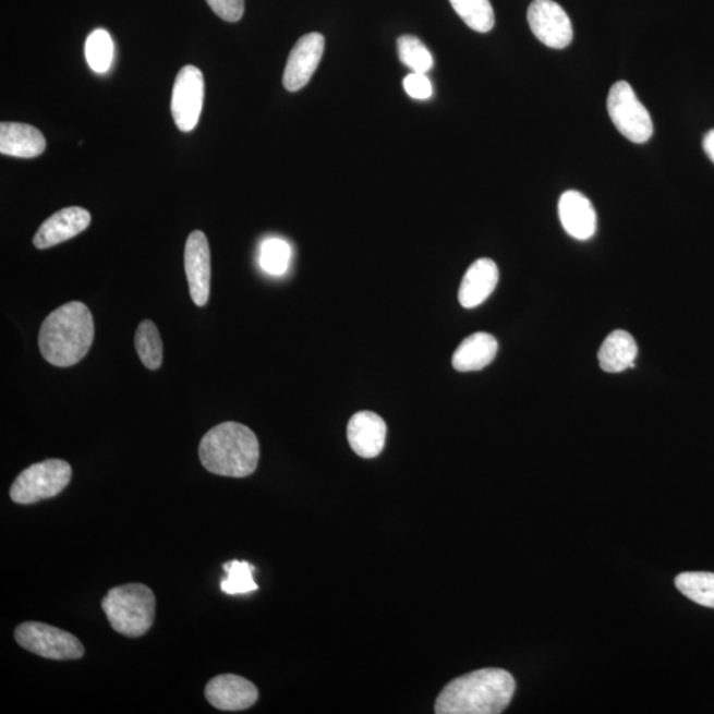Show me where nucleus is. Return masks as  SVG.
Masks as SVG:
<instances>
[{"label":"nucleus","instance_id":"nucleus-7","mask_svg":"<svg viewBox=\"0 0 714 714\" xmlns=\"http://www.w3.org/2000/svg\"><path fill=\"white\" fill-rule=\"evenodd\" d=\"M15 639L24 650L52 661H76L85 652L83 643L71 632L41 622L19 625Z\"/></svg>","mask_w":714,"mask_h":714},{"label":"nucleus","instance_id":"nucleus-13","mask_svg":"<svg viewBox=\"0 0 714 714\" xmlns=\"http://www.w3.org/2000/svg\"><path fill=\"white\" fill-rule=\"evenodd\" d=\"M92 216L81 207H68L59 210L41 223L34 238L37 250H48L55 245L76 238L90 226Z\"/></svg>","mask_w":714,"mask_h":714},{"label":"nucleus","instance_id":"nucleus-24","mask_svg":"<svg viewBox=\"0 0 714 714\" xmlns=\"http://www.w3.org/2000/svg\"><path fill=\"white\" fill-rule=\"evenodd\" d=\"M85 56L93 71L97 73L109 71L113 63L114 43L108 31L101 28L93 31L86 39Z\"/></svg>","mask_w":714,"mask_h":714},{"label":"nucleus","instance_id":"nucleus-14","mask_svg":"<svg viewBox=\"0 0 714 714\" xmlns=\"http://www.w3.org/2000/svg\"><path fill=\"white\" fill-rule=\"evenodd\" d=\"M558 216L565 232L576 240L586 241L597 231V214L593 204L580 192H564L558 202Z\"/></svg>","mask_w":714,"mask_h":714},{"label":"nucleus","instance_id":"nucleus-28","mask_svg":"<svg viewBox=\"0 0 714 714\" xmlns=\"http://www.w3.org/2000/svg\"><path fill=\"white\" fill-rule=\"evenodd\" d=\"M209 8L222 21L239 22L245 11V0H207Z\"/></svg>","mask_w":714,"mask_h":714},{"label":"nucleus","instance_id":"nucleus-19","mask_svg":"<svg viewBox=\"0 0 714 714\" xmlns=\"http://www.w3.org/2000/svg\"><path fill=\"white\" fill-rule=\"evenodd\" d=\"M638 356V346L631 334L617 330L608 335L598 352V362L602 370L608 374H620L634 368Z\"/></svg>","mask_w":714,"mask_h":714},{"label":"nucleus","instance_id":"nucleus-11","mask_svg":"<svg viewBox=\"0 0 714 714\" xmlns=\"http://www.w3.org/2000/svg\"><path fill=\"white\" fill-rule=\"evenodd\" d=\"M184 269L192 301L198 307L206 306L210 291V251L207 235L202 231L192 232L185 242Z\"/></svg>","mask_w":714,"mask_h":714},{"label":"nucleus","instance_id":"nucleus-15","mask_svg":"<svg viewBox=\"0 0 714 714\" xmlns=\"http://www.w3.org/2000/svg\"><path fill=\"white\" fill-rule=\"evenodd\" d=\"M347 437L359 457L376 458L382 455L387 440V424L374 412H359L350 420Z\"/></svg>","mask_w":714,"mask_h":714},{"label":"nucleus","instance_id":"nucleus-10","mask_svg":"<svg viewBox=\"0 0 714 714\" xmlns=\"http://www.w3.org/2000/svg\"><path fill=\"white\" fill-rule=\"evenodd\" d=\"M325 45V37L318 33L304 35L297 41L283 73L286 89L298 92L308 84L320 63Z\"/></svg>","mask_w":714,"mask_h":714},{"label":"nucleus","instance_id":"nucleus-25","mask_svg":"<svg viewBox=\"0 0 714 714\" xmlns=\"http://www.w3.org/2000/svg\"><path fill=\"white\" fill-rule=\"evenodd\" d=\"M226 570V579L221 580V590L229 595L247 594L256 592L258 585L253 580L254 568L246 561L233 560L222 565Z\"/></svg>","mask_w":714,"mask_h":714},{"label":"nucleus","instance_id":"nucleus-20","mask_svg":"<svg viewBox=\"0 0 714 714\" xmlns=\"http://www.w3.org/2000/svg\"><path fill=\"white\" fill-rule=\"evenodd\" d=\"M135 349L147 370L157 371L164 363V343L158 327L152 320H143L135 332Z\"/></svg>","mask_w":714,"mask_h":714},{"label":"nucleus","instance_id":"nucleus-8","mask_svg":"<svg viewBox=\"0 0 714 714\" xmlns=\"http://www.w3.org/2000/svg\"><path fill=\"white\" fill-rule=\"evenodd\" d=\"M204 102V77L198 68L185 65L179 71L172 89L171 111L180 132L197 126Z\"/></svg>","mask_w":714,"mask_h":714},{"label":"nucleus","instance_id":"nucleus-9","mask_svg":"<svg viewBox=\"0 0 714 714\" xmlns=\"http://www.w3.org/2000/svg\"><path fill=\"white\" fill-rule=\"evenodd\" d=\"M527 19L533 35L546 47L562 49L573 40L570 19L554 0H533Z\"/></svg>","mask_w":714,"mask_h":714},{"label":"nucleus","instance_id":"nucleus-6","mask_svg":"<svg viewBox=\"0 0 714 714\" xmlns=\"http://www.w3.org/2000/svg\"><path fill=\"white\" fill-rule=\"evenodd\" d=\"M607 111L614 126L631 142L645 143L654 134V123L648 109L626 81H619L612 86L607 97Z\"/></svg>","mask_w":714,"mask_h":714},{"label":"nucleus","instance_id":"nucleus-26","mask_svg":"<svg viewBox=\"0 0 714 714\" xmlns=\"http://www.w3.org/2000/svg\"><path fill=\"white\" fill-rule=\"evenodd\" d=\"M401 63L415 73H427L434 65L431 51L419 37L403 35L397 40Z\"/></svg>","mask_w":714,"mask_h":714},{"label":"nucleus","instance_id":"nucleus-12","mask_svg":"<svg viewBox=\"0 0 714 714\" xmlns=\"http://www.w3.org/2000/svg\"><path fill=\"white\" fill-rule=\"evenodd\" d=\"M206 698L217 710L244 711L257 703L258 689L242 676L219 675L208 682Z\"/></svg>","mask_w":714,"mask_h":714},{"label":"nucleus","instance_id":"nucleus-17","mask_svg":"<svg viewBox=\"0 0 714 714\" xmlns=\"http://www.w3.org/2000/svg\"><path fill=\"white\" fill-rule=\"evenodd\" d=\"M47 142L40 130L26 123H0V153L16 158H36L45 153Z\"/></svg>","mask_w":714,"mask_h":714},{"label":"nucleus","instance_id":"nucleus-16","mask_svg":"<svg viewBox=\"0 0 714 714\" xmlns=\"http://www.w3.org/2000/svg\"><path fill=\"white\" fill-rule=\"evenodd\" d=\"M499 282L498 266L489 258H481L470 266L459 288L458 300L464 308L480 306L494 293Z\"/></svg>","mask_w":714,"mask_h":714},{"label":"nucleus","instance_id":"nucleus-21","mask_svg":"<svg viewBox=\"0 0 714 714\" xmlns=\"http://www.w3.org/2000/svg\"><path fill=\"white\" fill-rule=\"evenodd\" d=\"M675 585L694 604L714 608V573L687 571L676 577Z\"/></svg>","mask_w":714,"mask_h":714},{"label":"nucleus","instance_id":"nucleus-29","mask_svg":"<svg viewBox=\"0 0 714 714\" xmlns=\"http://www.w3.org/2000/svg\"><path fill=\"white\" fill-rule=\"evenodd\" d=\"M703 146L707 157L714 164V130L705 135Z\"/></svg>","mask_w":714,"mask_h":714},{"label":"nucleus","instance_id":"nucleus-22","mask_svg":"<svg viewBox=\"0 0 714 714\" xmlns=\"http://www.w3.org/2000/svg\"><path fill=\"white\" fill-rule=\"evenodd\" d=\"M291 246L278 238L266 239L259 246L258 264L266 275L281 277L288 273L291 263Z\"/></svg>","mask_w":714,"mask_h":714},{"label":"nucleus","instance_id":"nucleus-4","mask_svg":"<svg viewBox=\"0 0 714 714\" xmlns=\"http://www.w3.org/2000/svg\"><path fill=\"white\" fill-rule=\"evenodd\" d=\"M101 605L110 626L122 636L138 638L152 629L155 595L143 583H128L110 589Z\"/></svg>","mask_w":714,"mask_h":714},{"label":"nucleus","instance_id":"nucleus-18","mask_svg":"<svg viewBox=\"0 0 714 714\" xmlns=\"http://www.w3.org/2000/svg\"><path fill=\"white\" fill-rule=\"evenodd\" d=\"M496 353L498 341L493 335L476 332L459 344L452 356V366L459 372L481 371L494 362Z\"/></svg>","mask_w":714,"mask_h":714},{"label":"nucleus","instance_id":"nucleus-27","mask_svg":"<svg viewBox=\"0 0 714 714\" xmlns=\"http://www.w3.org/2000/svg\"><path fill=\"white\" fill-rule=\"evenodd\" d=\"M403 89H406L408 96L420 99V101H424V99L433 96L432 81L428 80L425 73L412 72L408 74L403 78Z\"/></svg>","mask_w":714,"mask_h":714},{"label":"nucleus","instance_id":"nucleus-2","mask_svg":"<svg viewBox=\"0 0 714 714\" xmlns=\"http://www.w3.org/2000/svg\"><path fill=\"white\" fill-rule=\"evenodd\" d=\"M93 340L95 320L90 310L84 303L70 302L55 310L43 322L39 349L48 363L66 368L88 355Z\"/></svg>","mask_w":714,"mask_h":714},{"label":"nucleus","instance_id":"nucleus-5","mask_svg":"<svg viewBox=\"0 0 714 714\" xmlns=\"http://www.w3.org/2000/svg\"><path fill=\"white\" fill-rule=\"evenodd\" d=\"M72 480L71 464L61 459H47L45 462L29 465L17 475L10 489L12 501L17 505L55 498Z\"/></svg>","mask_w":714,"mask_h":714},{"label":"nucleus","instance_id":"nucleus-3","mask_svg":"<svg viewBox=\"0 0 714 714\" xmlns=\"http://www.w3.org/2000/svg\"><path fill=\"white\" fill-rule=\"evenodd\" d=\"M198 458L209 473L245 477L257 469L259 443L250 427L239 422H223L203 437Z\"/></svg>","mask_w":714,"mask_h":714},{"label":"nucleus","instance_id":"nucleus-1","mask_svg":"<svg viewBox=\"0 0 714 714\" xmlns=\"http://www.w3.org/2000/svg\"><path fill=\"white\" fill-rule=\"evenodd\" d=\"M517 682L500 668H484L452 680L436 701L438 714H498L511 703Z\"/></svg>","mask_w":714,"mask_h":714},{"label":"nucleus","instance_id":"nucleus-23","mask_svg":"<svg viewBox=\"0 0 714 714\" xmlns=\"http://www.w3.org/2000/svg\"><path fill=\"white\" fill-rule=\"evenodd\" d=\"M452 9L471 29L480 34L494 28L495 14L489 0H450Z\"/></svg>","mask_w":714,"mask_h":714}]
</instances>
